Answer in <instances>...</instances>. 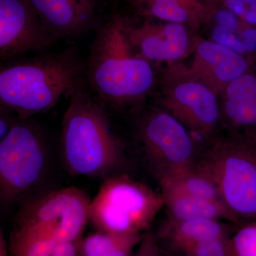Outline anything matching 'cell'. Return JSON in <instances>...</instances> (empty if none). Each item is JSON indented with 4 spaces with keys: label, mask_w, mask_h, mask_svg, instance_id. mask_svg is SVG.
I'll use <instances>...</instances> for the list:
<instances>
[{
    "label": "cell",
    "mask_w": 256,
    "mask_h": 256,
    "mask_svg": "<svg viewBox=\"0 0 256 256\" xmlns=\"http://www.w3.org/2000/svg\"><path fill=\"white\" fill-rule=\"evenodd\" d=\"M86 80V65L74 48L16 60L0 70L1 108L30 119L84 89Z\"/></svg>",
    "instance_id": "1"
},
{
    "label": "cell",
    "mask_w": 256,
    "mask_h": 256,
    "mask_svg": "<svg viewBox=\"0 0 256 256\" xmlns=\"http://www.w3.org/2000/svg\"><path fill=\"white\" fill-rule=\"evenodd\" d=\"M128 24L116 15L101 25L86 65L90 88L104 106L114 109L140 100L154 82L150 64L138 54L128 38Z\"/></svg>",
    "instance_id": "2"
},
{
    "label": "cell",
    "mask_w": 256,
    "mask_h": 256,
    "mask_svg": "<svg viewBox=\"0 0 256 256\" xmlns=\"http://www.w3.org/2000/svg\"><path fill=\"white\" fill-rule=\"evenodd\" d=\"M60 142L66 166L74 176H108L124 162V146L112 131L105 106L84 89L70 97Z\"/></svg>",
    "instance_id": "3"
},
{
    "label": "cell",
    "mask_w": 256,
    "mask_h": 256,
    "mask_svg": "<svg viewBox=\"0 0 256 256\" xmlns=\"http://www.w3.org/2000/svg\"><path fill=\"white\" fill-rule=\"evenodd\" d=\"M196 164L214 180L237 222L256 220V144L234 136L220 140Z\"/></svg>",
    "instance_id": "4"
},
{
    "label": "cell",
    "mask_w": 256,
    "mask_h": 256,
    "mask_svg": "<svg viewBox=\"0 0 256 256\" xmlns=\"http://www.w3.org/2000/svg\"><path fill=\"white\" fill-rule=\"evenodd\" d=\"M163 207L161 193L126 175H112L90 200L88 218L100 232L140 234Z\"/></svg>",
    "instance_id": "5"
},
{
    "label": "cell",
    "mask_w": 256,
    "mask_h": 256,
    "mask_svg": "<svg viewBox=\"0 0 256 256\" xmlns=\"http://www.w3.org/2000/svg\"><path fill=\"white\" fill-rule=\"evenodd\" d=\"M47 146L40 128L30 119L14 120L0 141V195L14 202L42 180L47 162Z\"/></svg>",
    "instance_id": "6"
},
{
    "label": "cell",
    "mask_w": 256,
    "mask_h": 256,
    "mask_svg": "<svg viewBox=\"0 0 256 256\" xmlns=\"http://www.w3.org/2000/svg\"><path fill=\"white\" fill-rule=\"evenodd\" d=\"M90 202L78 188L50 192L22 205L16 217V229L46 236L60 244L75 242L89 220Z\"/></svg>",
    "instance_id": "7"
},
{
    "label": "cell",
    "mask_w": 256,
    "mask_h": 256,
    "mask_svg": "<svg viewBox=\"0 0 256 256\" xmlns=\"http://www.w3.org/2000/svg\"><path fill=\"white\" fill-rule=\"evenodd\" d=\"M138 134L156 178L196 163L194 143L188 128L166 110L144 114Z\"/></svg>",
    "instance_id": "8"
},
{
    "label": "cell",
    "mask_w": 256,
    "mask_h": 256,
    "mask_svg": "<svg viewBox=\"0 0 256 256\" xmlns=\"http://www.w3.org/2000/svg\"><path fill=\"white\" fill-rule=\"evenodd\" d=\"M58 41L28 0H0V58L41 54Z\"/></svg>",
    "instance_id": "9"
},
{
    "label": "cell",
    "mask_w": 256,
    "mask_h": 256,
    "mask_svg": "<svg viewBox=\"0 0 256 256\" xmlns=\"http://www.w3.org/2000/svg\"><path fill=\"white\" fill-rule=\"evenodd\" d=\"M162 102L165 110L202 138L210 136L220 124L216 94L204 82L185 73L168 82Z\"/></svg>",
    "instance_id": "10"
},
{
    "label": "cell",
    "mask_w": 256,
    "mask_h": 256,
    "mask_svg": "<svg viewBox=\"0 0 256 256\" xmlns=\"http://www.w3.org/2000/svg\"><path fill=\"white\" fill-rule=\"evenodd\" d=\"M248 72L250 63L242 54L214 42L204 41L197 46L191 66L184 73L204 82L217 94Z\"/></svg>",
    "instance_id": "11"
},
{
    "label": "cell",
    "mask_w": 256,
    "mask_h": 256,
    "mask_svg": "<svg viewBox=\"0 0 256 256\" xmlns=\"http://www.w3.org/2000/svg\"><path fill=\"white\" fill-rule=\"evenodd\" d=\"M28 2L44 25L58 40L82 36L97 24V0Z\"/></svg>",
    "instance_id": "12"
},
{
    "label": "cell",
    "mask_w": 256,
    "mask_h": 256,
    "mask_svg": "<svg viewBox=\"0 0 256 256\" xmlns=\"http://www.w3.org/2000/svg\"><path fill=\"white\" fill-rule=\"evenodd\" d=\"M127 34L134 50L148 62L178 60L188 50V34L182 24L146 23L133 28L128 23Z\"/></svg>",
    "instance_id": "13"
},
{
    "label": "cell",
    "mask_w": 256,
    "mask_h": 256,
    "mask_svg": "<svg viewBox=\"0 0 256 256\" xmlns=\"http://www.w3.org/2000/svg\"><path fill=\"white\" fill-rule=\"evenodd\" d=\"M223 114L234 137L256 144V74L248 72L223 92Z\"/></svg>",
    "instance_id": "14"
},
{
    "label": "cell",
    "mask_w": 256,
    "mask_h": 256,
    "mask_svg": "<svg viewBox=\"0 0 256 256\" xmlns=\"http://www.w3.org/2000/svg\"><path fill=\"white\" fill-rule=\"evenodd\" d=\"M226 220H174L166 218L160 226L159 236L176 254L195 244L212 239L230 236L233 226Z\"/></svg>",
    "instance_id": "15"
},
{
    "label": "cell",
    "mask_w": 256,
    "mask_h": 256,
    "mask_svg": "<svg viewBox=\"0 0 256 256\" xmlns=\"http://www.w3.org/2000/svg\"><path fill=\"white\" fill-rule=\"evenodd\" d=\"M166 218L174 220H214L238 223L223 204L190 196L160 186Z\"/></svg>",
    "instance_id": "16"
},
{
    "label": "cell",
    "mask_w": 256,
    "mask_h": 256,
    "mask_svg": "<svg viewBox=\"0 0 256 256\" xmlns=\"http://www.w3.org/2000/svg\"><path fill=\"white\" fill-rule=\"evenodd\" d=\"M156 178L160 186H166L196 198L223 204L214 182L196 162L191 166Z\"/></svg>",
    "instance_id": "17"
},
{
    "label": "cell",
    "mask_w": 256,
    "mask_h": 256,
    "mask_svg": "<svg viewBox=\"0 0 256 256\" xmlns=\"http://www.w3.org/2000/svg\"><path fill=\"white\" fill-rule=\"evenodd\" d=\"M140 234H92L82 244V256H130L133 248L141 242Z\"/></svg>",
    "instance_id": "18"
},
{
    "label": "cell",
    "mask_w": 256,
    "mask_h": 256,
    "mask_svg": "<svg viewBox=\"0 0 256 256\" xmlns=\"http://www.w3.org/2000/svg\"><path fill=\"white\" fill-rule=\"evenodd\" d=\"M136 5L144 14L168 22H186L194 14L191 10L176 1L142 2Z\"/></svg>",
    "instance_id": "19"
},
{
    "label": "cell",
    "mask_w": 256,
    "mask_h": 256,
    "mask_svg": "<svg viewBox=\"0 0 256 256\" xmlns=\"http://www.w3.org/2000/svg\"><path fill=\"white\" fill-rule=\"evenodd\" d=\"M234 256H256V220L242 223L230 236Z\"/></svg>",
    "instance_id": "20"
},
{
    "label": "cell",
    "mask_w": 256,
    "mask_h": 256,
    "mask_svg": "<svg viewBox=\"0 0 256 256\" xmlns=\"http://www.w3.org/2000/svg\"><path fill=\"white\" fill-rule=\"evenodd\" d=\"M230 236L198 242L175 254L178 256H234Z\"/></svg>",
    "instance_id": "21"
},
{
    "label": "cell",
    "mask_w": 256,
    "mask_h": 256,
    "mask_svg": "<svg viewBox=\"0 0 256 256\" xmlns=\"http://www.w3.org/2000/svg\"><path fill=\"white\" fill-rule=\"evenodd\" d=\"M235 32L224 26L217 25L212 32L214 42L222 46L242 54L248 52L246 46L242 40H239Z\"/></svg>",
    "instance_id": "22"
},
{
    "label": "cell",
    "mask_w": 256,
    "mask_h": 256,
    "mask_svg": "<svg viewBox=\"0 0 256 256\" xmlns=\"http://www.w3.org/2000/svg\"><path fill=\"white\" fill-rule=\"evenodd\" d=\"M158 238L151 232H148L142 237L139 249L133 256H161Z\"/></svg>",
    "instance_id": "23"
},
{
    "label": "cell",
    "mask_w": 256,
    "mask_h": 256,
    "mask_svg": "<svg viewBox=\"0 0 256 256\" xmlns=\"http://www.w3.org/2000/svg\"><path fill=\"white\" fill-rule=\"evenodd\" d=\"M215 18L217 25L228 28L235 32L240 28V22L236 15L230 10H220L216 14Z\"/></svg>",
    "instance_id": "24"
},
{
    "label": "cell",
    "mask_w": 256,
    "mask_h": 256,
    "mask_svg": "<svg viewBox=\"0 0 256 256\" xmlns=\"http://www.w3.org/2000/svg\"><path fill=\"white\" fill-rule=\"evenodd\" d=\"M242 41L245 44L248 52H254L256 50V28L247 26L242 32Z\"/></svg>",
    "instance_id": "25"
},
{
    "label": "cell",
    "mask_w": 256,
    "mask_h": 256,
    "mask_svg": "<svg viewBox=\"0 0 256 256\" xmlns=\"http://www.w3.org/2000/svg\"><path fill=\"white\" fill-rule=\"evenodd\" d=\"M227 8L234 14L240 18H244L246 13L248 6L242 0H226Z\"/></svg>",
    "instance_id": "26"
},
{
    "label": "cell",
    "mask_w": 256,
    "mask_h": 256,
    "mask_svg": "<svg viewBox=\"0 0 256 256\" xmlns=\"http://www.w3.org/2000/svg\"><path fill=\"white\" fill-rule=\"evenodd\" d=\"M52 256H77V248L74 242L58 244Z\"/></svg>",
    "instance_id": "27"
},
{
    "label": "cell",
    "mask_w": 256,
    "mask_h": 256,
    "mask_svg": "<svg viewBox=\"0 0 256 256\" xmlns=\"http://www.w3.org/2000/svg\"><path fill=\"white\" fill-rule=\"evenodd\" d=\"M8 110L1 108V120H0V137L1 139L6 136L12 126L14 120H12L10 116H8Z\"/></svg>",
    "instance_id": "28"
},
{
    "label": "cell",
    "mask_w": 256,
    "mask_h": 256,
    "mask_svg": "<svg viewBox=\"0 0 256 256\" xmlns=\"http://www.w3.org/2000/svg\"><path fill=\"white\" fill-rule=\"evenodd\" d=\"M242 20L250 26H256V3L248 8L246 13Z\"/></svg>",
    "instance_id": "29"
},
{
    "label": "cell",
    "mask_w": 256,
    "mask_h": 256,
    "mask_svg": "<svg viewBox=\"0 0 256 256\" xmlns=\"http://www.w3.org/2000/svg\"><path fill=\"white\" fill-rule=\"evenodd\" d=\"M156 1H176V2H181L182 4H183L185 6H186V8H188V9L191 10L192 12H193L194 13V8H197V5L196 2L195 1V0H136V2H134V4H138V3L139 2H156Z\"/></svg>",
    "instance_id": "30"
},
{
    "label": "cell",
    "mask_w": 256,
    "mask_h": 256,
    "mask_svg": "<svg viewBox=\"0 0 256 256\" xmlns=\"http://www.w3.org/2000/svg\"><path fill=\"white\" fill-rule=\"evenodd\" d=\"M242 1L246 3L248 8L249 6H250V5L256 4V0H242Z\"/></svg>",
    "instance_id": "31"
},
{
    "label": "cell",
    "mask_w": 256,
    "mask_h": 256,
    "mask_svg": "<svg viewBox=\"0 0 256 256\" xmlns=\"http://www.w3.org/2000/svg\"><path fill=\"white\" fill-rule=\"evenodd\" d=\"M128 1H130V2H132V3H134V2L136 1V0H128Z\"/></svg>",
    "instance_id": "32"
},
{
    "label": "cell",
    "mask_w": 256,
    "mask_h": 256,
    "mask_svg": "<svg viewBox=\"0 0 256 256\" xmlns=\"http://www.w3.org/2000/svg\"><path fill=\"white\" fill-rule=\"evenodd\" d=\"M161 256H163L162 255Z\"/></svg>",
    "instance_id": "33"
}]
</instances>
